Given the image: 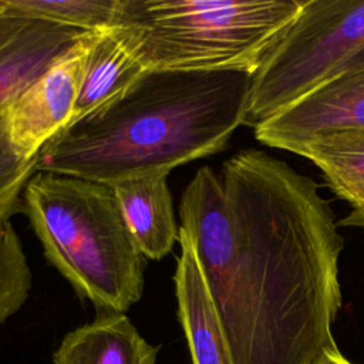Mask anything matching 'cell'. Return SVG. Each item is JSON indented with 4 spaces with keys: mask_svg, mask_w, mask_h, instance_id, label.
Listing matches in <instances>:
<instances>
[{
    "mask_svg": "<svg viewBox=\"0 0 364 364\" xmlns=\"http://www.w3.org/2000/svg\"><path fill=\"white\" fill-rule=\"evenodd\" d=\"M31 290V269L10 216H0V324L14 316Z\"/></svg>",
    "mask_w": 364,
    "mask_h": 364,
    "instance_id": "cell-15",
    "label": "cell"
},
{
    "mask_svg": "<svg viewBox=\"0 0 364 364\" xmlns=\"http://www.w3.org/2000/svg\"><path fill=\"white\" fill-rule=\"evenodd\" d=\"M125 222L146 259L161 260L179 242L168 175H145L112 186Z\"/></svg>",
    "mask_w": 364,
    "mask_h": 364,
    "instance_id": "cell-11",
    "label": "cell"
},
{
    "mask_svg": "<svg viewBox=\"0 0 364 364\" xmlns=\"http://www.w3.org/2000/svg\"><path fill=\"white\" fill-rule=\"evenodd\" d=\"M316 364H351L348 360H346L341 353L338 350L336 351H327L324 353L317 361Z\"/></svg>",
    "mask_w": 364,
    "mask_h": 364,
    "instance_id": "cell-17",
    "label": "cell"
},
{
    "mask_svg": "<svg viewBox=\"0 0 364 364\" xmlns=\"http://www.w3.org/2000/svg\"><path fill=\"white\" fill-rule=\"evenodd\" d=\"M301 0H121L114 30L146 70L255 74Z\"/></svg>",
    "mask_w": 364,
    "mask_h": 364,
    "instance_id": "cell-4",
    "label": "cell"
},
{
    "mask_svg": "<svg viewBox=\"0 0 364 364\" xmlns=\"http://www.w3.org/2000/svg\"><path fill=\"white\" fill-rule=\"evenodd\" d=\"M253 129L259 142L293 154L313 139L364 129V64L333 75Z\"/></svg>",
    "mask_w": 364,
    "mask_h": 364,
    "instance_id": "cell-7",
    "label": "cell"
},
{
    "mask_svg": "<svg viewBox=\"0 0 364 364\" xmlns=\"http://www.w3.org/2000/svg\"><path fill=\"white\" fill-rule=\"evenodd\" d=\"M361 64H364V46L341 67V70H340L338 73H341V71H344V70H347V68L355 67V65H361ZM338 73H337V74H338Z\"/></svg>",
    "mask_w": 364,
    "mask_h": 364,
    "instance_id": "cell-18",
    "label": "cell"
},
{
    "mask_svg": "<svg viewBox=\"0 0 364 364\" xmlns=\"http://www.w3.org/2000/svg\"><path fill=\"white\" fill-rule=\"evenodd\" d=\"M159 347L148 343L125 313H98L68 331L53 354L54 364H156Z\"/></svg>",
    "mask_w": 364,
    "mask_h": 364,
    "instance_id": "cell-10",
    "label": "cell"
},
{
    "mask_svg": "<svg viewBox=\"0 0 364 364\" xmlns=\"http://www.w3.org/2000/svg\"><path fill=\"white\" fill-rule=\"evenodd\" d=\"M173 283L178 318L192 364H233L225 333L191 237L179 228Z\"/></svg>",
    "mask_w": 364,
    "mask_h": 364,
    "instance_id": "cell-9",
    "label": "cell"
},
{
    "mask_svg": "<svg viewBox=\"0 0 364 364\" xmlns=\"http://www.w3.org/2000/svg\"><path fill=\"white\" fill-rule=\"evenodd\" d=\"M92 33L82 34L38 77L0 107V138L23 159H33L73 118Z\"/></svg>",
    "mask_w": 364,
    "mask_h": 364,
    "instance_id": "cell-6",
    "label": "cell"
},
{
    "mask_svg": "<svg viewBox=\"0 0 364 364\" xmlns=\"http://www.w3.org/2000/svg\"><path fill=\"white\" fill-rule=\"evenodd\" d=\"M233 364H316L338 350L343 236L317 182L259 149L196 171L179 202Z\"/></svg>",
    "mask_w": 364,
    "mask_h": 364,
    "instance_id": "cell-1",
    "label": "cell"
},
{
    "mask_svg": "<svg viewBox=\"0 0 364 364\" xmlns=\"http://www.w3.org/2000/svg\"><path fill=\"white\" fill-rule=\"evenodd\" d=\"M34 173L36 158H18L0 138V216L20 209L21 192Z\"/></svg>",
    "mask_w": 364,
    "mask_h": 364,
    "instance_id": "cell-16",
    "label": "cell"
},
{
    "mask_svg": "<svg viewBox=\"0 0 364 364\" xmlns=\"http://www.w3.org/2000/svg\"><path fill=\"white\" fill-rule=\"evenodd\" d=\"M252 75L148 70L44 144L36 172L114 186L220 152L245 125Z\"/></svg>",
    "mask_w": 364,
    "mask_h": 364,
    "instance_id": "cell-2",
    "label": "cell"
},
{
    "mask_svg": "<svg viewBox=\"0 0 364 364\" xmlns=\"http://www.w3.org/2000/svg\"><path fill=\"white\" fill-rule=\"evenodd\" d=\"M121 0H0V9L87 33L111 30Z\"/></svg>",
    "mask_w": 364,
    "mask_h": 364,
    "instance_id": "cell-14",
    "label": "cell"
},
{
    "mask_svg": "<svg viewBox=\"0 0 364 364\" xmlns=\"http://www.w3.org/2000/svg\"><path fill=\"white\" fill-rule=\"evenodd\" d=\"M364 46V0H303L252 75L245 125L287 108L336 75Z\"/></svg>",
    "mask_w": 364,
    "mask_h": 364,
    "instance_id": "cell-5",
    "label": "cell"
},
{
    "mask_svg": "<svg viewBox=\"0 0 364 364\" xmlns=\"http://www.w3.org/2000/svg\"><path fill=\"white\" fill-rule=\"evenodd\" d=\"M146 71L114 28L92 33L71 122L124 92Z\"/></svg>",
    "mask_w": 364,
    "mask_h": 364,
    "instance_id": "cell-12",
    "label": "cell"
},
{
    "mask_svg": "<svg viewBox=\"0 0 364 364\" xmlns=\"http://www.w3.org/2000/svg\"><path fill=\"white\" fill-rule=\"evenodd\" d=\"M311 161L327 186L350 206L343 226H364V129L344 131L307 142L299 154Z\"/></svg>",
    "mask_w": 364,
    "mask_h": 364,
    "instance_id": "cell-13",
    "label": "cell"
},
{
    "mask_svg": "<svg viewBox=\"0 0 364 364\" xmlns=\"http://www.w3.org/2000/svg\"><path fill=\"white\" fill-rule=\"evenodd\" d=\"M48 263L98 313H125L144 294L146 257L111 185L36 172L20 209Z\"/></svg>",
    "mask_w": 364,
    "mask_h": 364,
    "instance_id": "cell-3",
    "label": "cell"
},
{
    "mask_svg": "<svg viewBox=\"0 0 364 364\" xmlns=\"http://www.w3.org/2000/svg\"><path fill=\"white\" fill-rule=\"evenodd\" d=\"M85 33L0 9V107Z\"/></svg>",
    "mask_w": 364,
    "mask_h": 364,
    "instance_id": "cell-8",
    "label": "cell"
}]
</instances>
